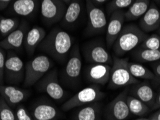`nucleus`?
<instances>
[{"label":"nucleus","instance_id":"f257e3e1","mask_svg":"<svg viewBox=\"0 0 160 120\" xmlns=\"http://www.w3.org/2000/svg\"><path fill=\"white\" fill-rule=\"evenodd\" d=\"M73 46V39L69 33L59 27H53L49 32L39 49L61 63L67 62Z\"/></svg>","mask_w":160,"mask_h":120},{"label":"nucleus","instance_id":"f03ea898","mask_svg":"<svg viewBox=\"0 0 160 120\" xmlns=\"http://www.w3.org/2000/svg\"><path fill=\"white\" fill-rule=\"evenodd\" d=\"M147 36L138 25L128 24L123 26L112 49L117 57L121 58L139 46Z\"/></svg>","mask_w":160,"mask_h":120},{"label":"nucleus","instance_id":"7ed1b4c3","mask_svg":"<svg viewBox=\"0 0 160 120\" xmlns=\"http://www.w3.org/2000/svg\"><path fill=\"white\" fill-rule=\"evenodd\" d=\"M128 63V59L126 58H119L117 56L113 58L108 88L117 89L139 83V80L134 77L129 71Z\"/></svg>","mask_w":160,"mask_h":120},{"label":"nucleus","instance_id":"20e7f679","mask_svg":"<svg viewBox=\"0 0 160 120\" xmlns=\"http://www.w3.org/2000/svg\"><path fill=\"white\" fill-rule=\"evenodd\" d=\"M53 67V63L48 56L41 54L36 56L25 65L23 85L29 88L36 84Z\"/></svg>","mask_w":160,"mask_h":120},{"label":"nucleus","instance_id":"39448f33","mask_svg":"<svg viewBox=\"0 0 160 120\" xmlns=\"http://www.w3.org/2000/svg\"><path fill=\"white\" fill-rule=\"evenodd\" d=\"M82 60L78 45L72 48L69 58L62 71V80L67 86L74 88L79 85L82 73Z\"/></svg>","mask_w":160,"mask_h":120},{"label":"nucleus","instance_id":"423d86ee","mask_svg":"<svg viewBox=\"0 0 160 120\" xmlns=\"http://www.w3.org/2000/svg\"><path fill=\"white\" fill-rule=\"evenodd\" d=\"M104 97L105 93L101 91L100 86L91 84L66 101L62 105V110L63 112H69L74 108L99 102Z\"/></svg>","mask_w":160,"mask_h":120},{"label":"nucleus","instance_id":"0eeeda50","mask_svg":"<svg viewBox=\"0 0 160 120\" xmlns=\"http://www.w3.org/2000/svg\"><path fill=\"white\" fill-rule=\"evenodd\" d=\"M25 65L12 50H8L4 66V82L9 85H19L25 79Z\"/></svg>","mask_w":160,"mask_h":120},{"label":"nucleus","instance_id":"6e6552de","mask_svg":"<svg viewBox=\"0 0 160 120\" xmlns=\"http://www.w3.org/2000/svg\"><path fill=\"white\" fill-rule=\"evenodd\" d=\"M36 87L38 91L46 93L53 100L61 101L67 96V92L58 81L56 69L49 70L36 84Z\"/></svg>","mask_w":160,"mask_h":120},{"label":"nucleus","instance_id":"1a4fd4ad","mask_svg":"<svg viewBox=\"0 0 160 120\" xmlns=\"http://www.w3.org/2000/svg\"><path fill=\"white\" fill-rule=\"evenodd\" d=\"M84 59L89 63H103L112 65L113 58L107 50L105 44L100 40L87 43L83 48Z\"/></svg>","mask_w":160,"mask_h":120},{"label":"nucleus","instance_id":"9d476101","mask_svg":"<svg viewBox=\"0 0 160 120\" xmlns=\"http://www.w3.org/2000/svg\"><path fill=\"white\" fill-rule=\"evenodd\" d=\"M85 3L88 16L87 34L95 35L103 33L106 30L108 25L104 11L96 6L92 0H85Z\"/></svg>","mask_w":160,"mask_h":120},{"label":"nucleus","instance_id":"9b49d317","mask_svg":"<svg viewBox=\"0 0 160 120\" xmlns=\"http://www.w3.org/2000/svg\"><path fill=\"white\" fill-rule=\"evenodd\" d=\"M66 9V4L62 0H41L40 2L42 20L47 25H53L62 21Z\"/></svg>","mask_w":160,"mask_h":120},{"label":"nucleus","instance_id":"f8f14e48","mask_svg":"<svg viewBox=\"0 0 160 120\" xmlns=\"http://www.w3.org/2000/svg\"><path fill=\"white\" fill-rule=\"evenodd\" d=\"M128 94V89H125L120 93L111 102L108 103L105 109L106 120H126L130 115L127 96Z\"/></svg>","mask_w":160,"mask_h":120},{"label":"nucleus","instance_id":"ddd939ff","mask_svg":"<svg viewBox=\"0 0 160 120\" xmlns=\"http://www.w3.org/2000/svg\"><path fill=\"white\" fill-rule=\"evenodd\" d=\"M111 66L103 63H91L84 69V76L92 84L105 86L109 82Z\"/></svg>","mask_w":160,"mask_h":120},{"label":"nucleus","instance_id":"4468645a","mask_svg":"<svg viewBox=\"0 0 160 120\" xmlns=\"http://www.w3.org/2000/svg\"><path fill=\"white\" fill-rule=\"evenodd\" d=\"M29 29V24L27 21L20 22L17 29L0 41V47L5 50H20L24 44L25 35Z\"/></svg>","mask_w":160,"mask_h":120},{"label":"nucleus","instance_id":"2eb2a0df","mask_svg":"<svg viewBox=\"0 0 160 120\" xmlns=\"http://www.w3.org/2000/svg\"><path fill=\"white\" fill-rule=\"evenodd\" d=\"M125 20V12L123 10L116 11L110 15L109 22L105 30V41L108 48H111L113 46L123 29Z\"/></svg>","mask_w":160,"mask_h":120},{"label":"nucleus","instance_id":"dca6fc26","mask_svg":"<svg viewBox=\"0 0 160 120\" xmlns=\"http://www.w3.org/2000/svg\"><path fill=\"white\" fill-rule=\"evenodd\" d=\"M34 120H58L61 113L55 105L48 101L41 100L34 103L30 109Z\"/></svg>","mask_w":160,"mask_h":120},{"label":"nucleus","instance_id":"f3484780","mask_svg":"<svg viewBox=\"0 0 160 120\" xmlns=\"http://www.w3.org/2000/svg\"><path fill=\"white\" fill-rule=\"evenodd\" d=\"M29 96L30 92L26 89L9 84L0 85V96H2L12 109L25 102Z\"/></svg>","mask_w":160,"mask_h":120},{"label":"nucleus","instance_id":"a211bd4d","mask_svg":"<svg viewBox=\"0 0 160 120\" xmlns=\"http://www.w3.org/2000/svg\"><path fill=\"white\" fill-rule=\"evenodd\" d=\"M160 27V9L154 2L151 3L148 10L141 17L139 27L145 33L158 30Z\"/></svg>","mask_w":160,"mask_h":120},{"label":"nucleus","instance_id":"6ab92c4d","mask_svg":"<svg viewBox=\"0 0 160 120\" xmlns=\"http://www.w3.org/2000/svg\"><path fill=\"white\" fill-rule=\"evenodd\" d=\"M128 91H130V95L142 101L148 107H153L156 102L157 94L154 92L151 85L147 82H139L134 84Z\"/></svg>","mask_w":160,"mask_h":120},{"label":"nucleus","instance_id":"aec40b11","mask_svg":"<svg viewBox=\"0 0 160 120\" xmlns=\"http://www.w3.org/2000/svg\"><path fill=\"white\" fill-rule=\"evenodd\" d=\"M46 36V32L43 27L39 26H34L28 30L23 44L28 55H31L34 53Z\"/></svg>","mask_w":160,"mask_h":120},{"label":"nucleus","instance_id":"412c9836","mask_svg":"<svg viewBox=\"0 0 160 120\" xmlns=\"http://www.w3.org/2000/svg\"><path fill=\"white\" fill-rule=\"evenodd\" d=\"M40 0H12L9 7V12L22 17H30L36 13Z\"/></svg>","mask_w":160,"mask_h":120},{"label":"nucleus","instance_id":"4be33fe9","mask_svg":"<svg viewBox=\"0 0 160 120\" xmlns=\"http://www.w3.org/2000/svg\"><path fill=\"white\" fill-rule=\"evenodd\" d=\"M82 4L81 0H71L66 9L61 24L64 27H72L76 24L81 15Z\"/></svg>","mask_w":160,"mask_h":120},{"label":"nucleus","instance_id":"5701e85b","mask_svg":"<svg viewBox=\"0 0 160 120\" xmlns=\"http://www.w3.org/2000/svg\"><path fill=\"white\" fill-rule=\"evenodd\" d=\"M101 114V103L94 102L79 107L75 113L74 120H99Z\"/></svg>","mask_w":160,"mask_h":120},{"label":"nucleus","instance_id":"b1692460","mask_svg":"<svg viewBox=\"0 0 160 120\" xmlns=\"http://www.w3.org/2000/svg\"><path fill=\"white\" fill-rule=\"evenodd\" d=\"M151 3V0H135L125 12V20L133 21L141 18L148 10Z\"/></svg>","mask_w":160,"mask_h":120},{"label":"nucleus","instance_id":"393cba45","mask_svg":"<svg viewBox=\"0 0 160 120\" xmlns=\"http://www.w3.org/2000/svg\"><path fill=\"white\" fill-rule=\"evenodd\" d=\"M133 58L142 63L155 62L160 60V49L159 50H148L138 48L132 53Z\"/></svg>","mask_w":160,"mask_h":120},{"label":"nucleus","instance_id":"a878e982","mask_svg":"<svg viewBox=\"0 0 160 120\" xmlns=\"http://www.w3.org/2000/svg\"><path fill=\"white\" fill-rule=\"evenodd\" d=\"M129 71L136 79L146 80H154V74L151 70L143 66L142 64L135 62L128 63Z\"/></svg>","mask_w":160,"mask_h":120},{"label":"nucleus","instance_id":"bb28decb","mask_svg":"<svg viewBox=\"0 0 160 120\" xmlns=\"http://www.w3.org/2000/svg\"><path fill=\"white\" fill-rule=\"evenodd\" d=\"M127 103H128L129 111L131 114L136 116H143L147 114L149 112V107L146 103L131 95L128 94Z\"/></svg>","mask_w":160,"mask_h":120},{"label":"nucleus","instance_id":"cd10ccee","mask_svg":"<svg viewBox=\"0 0 160 120\" xmlns=\"http://www.w3.org/2000/svg\"><path fill=\"white\" fill-rule=\"evenodd\" d=\"M20 24V21L18 17H6L0 16V35L2 37H6Z\"/></svg>","mask_w":160,"mask_h":120},{"label":"nucleus","instance_id":"c85d7f7f","mask_svg":"<svg viewBox=\"0 0 160 120\" xmlns=\"http://www.w3.org/2000/svg\"><path fill=\"white\" fill-rule=\"evenodd\" d=\"M0 120H17L12 108L0 96Z\"/></svg>","mask_w":160,"mask_h":120},{"label":"nucleus","instance_id":"c756f323","mask_svg":"<svg viewBox=\"0 0 160 120\" xmlns=\"http://www.w3.org/2000/svg\"><path fill=\"white\" fill-rule=\"evenodd\" d=\"M138 48L148 50H159L160 49V35L157 34L148 35Z\"/></svg>","mask_w":160,"mask_h":120},{"label":"nucleus","instance_id":"7c9ffc66","mask_svg":"<svg viewBox=\"0 0 160 120\" xmlns=\"http://www.w3.org/2000/svg\"><path fill=\"white\" fill-rule=\"evenodd\" d=\"M134 1L135 0H111L107 4L106 9L108 13L111 15L114 12L123 10L125 8L129 7Z\"/></svg>","mask_w":160,"mask_h":120},{"label":"nucleus","instance_id":"2f4dec72","mask_svg":"<svg viewBox=\"0 0 160 120\" xmlns=\"http://www.w3.org/2000/svg\"><path fill=\"white\" fill-rule=\"evenodd\" d=\"M17 120H34L31 113L22 104H19L15 110Z\"/></svg>","mask_w":160,"mask_h":120},{"label":"nucleus","instance_id":"473e14b6","mask_svg":"<svg viewBox=\"0 0 160 120\" xmlns=\"http://www.w3.org/2000/svg\"><path fill=\"white\" fill-rule=\"evenodd\" d=\"M7 55L5 50L0 47V85L4 83V66H5Z\"/></svg>","mask_w":160,"mask_h":120},{"label":"nucleus","instance_id":"72a5a7b5","mask_svg":"<svg viewBox=\"0 0 160 120\" xmlns=\"http://www.w3.org/2000/svg\"><path fill=\"white\" fill-rule=\"evenodd\" d=\"M153 73L154 74L155 79L160 82V63H157L153 66Z\"/></svg>","mask_w":160,"mask_h":120},{"label":"nucleus","instance_id":"f704fd0d","mask_svg":"<svg viewBox=\"0 0 160 120\" xmlns=\"http://www.w3.org/2000/svg\"><path fill=\"white\" fill-rule=\"evenodd\" d=\"M12 0H0V11L8 8Z\"/></svg>","mask_w":160,"mask_h":120},{"label":"nucleus","instance_id":"c9c22d12","mask_svg":"<svg viewBox=\"0 0 160 120\" xmlns=\"http://www.w3.org/2000/svg\"><path fill=\"white\" fill-rule=\"evenodd\" d=\"M149 119L152 120H160V109L154 113V114L149 117Z\"/></svg>","mask_w":160,"mask_h":120},{"label":"nucleus","instance_id":"e433bc0d","mask_svg":"<svg viewBox=\"0 0 160 120\" xmlns=\"http://www.w3.org/2000/svg\"><path fill=\"white\" fill-rule=\"evenodd\" d=\"M152 108L153 109H157V108H160V91L158 94V95L157 96L156 102H155L154 107H153Z\"/></svg>","mask_w":160,"mask_h":120},{"label":"nucleus","instance_id":"4c0bfd02","mask_svg":"<svg viewBox=\"0 0 160 120\" xmlns=\"http://www.w3.org/2000/svg\"><path fill=\"white\" fill-rule=\"evenodd\" d=\"M92 1L93 3L95 4L96 6L98 7L99 5H101V4L105 3V2L108 1V0H92Z\"/></svg>","mask_w":160,"mask_h":120},{"label":"nucleus","instance_id":"58836bf2","mask_svg":"<svg viewBox=\"0 0 160 120\" xmlns=\"http://www.w3.org/2000/svg\"><path fill=\"white\" fill-rule=\"evenodd\" d=\"M62 1L63 2H64V3H65L66 4H69V2H71V0H62Z\"/></svg>","mask_w":160,"mask_h":120},{"label":"nucleus","instance_id":"ea45409f","mask_svg":"<svg viewBox=\"0 0 160 120\" xmlns=\"http://www.w3.org/2000/svg\"><path fill=\"white\" fill-rule=\"evenodd\" d=\"M136 120H152V119H150L149 118V119H147V118H141V119H136Z\"/></svg>","mask_w":160,"mask_h":120},{"label":"nucleus","instance_id":"a19ab883","mask_svg":"<svg viewBox=\"0 0 160 120\" xmlns=\"http://www.w3.org/2000/svg\"><path fill=\"white\" fill-rule=\"evenodd\" d=\"M153 1L154 2V3L156 2L157 4H160V0H153Z\"/></svg>","mask_w":160,"mask_h":120},{"label":"nucleus","instance_id":"79ce46f5","mask_svg":"<svg viewBox=\"0 0 160 120\" xmlns=\"http://www.w3.org/2000/svg\"><path fill=\"white\" fill-rule=\"evenodd\" d=\"M158 30V33H159V35H160V27H159V29H158V30Z\"/></svg>","mask_w":160,"mask_h":120}]
</instances>
